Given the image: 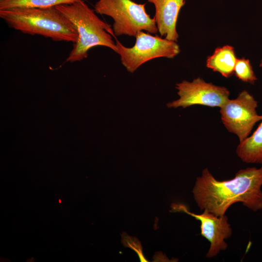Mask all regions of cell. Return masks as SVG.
Wrapping results in <instances>:
<instances>
[{"label":"cell","mask_w":262,"mask_h":262,"mask_svg":"<svg viewBox=\"0 0 262 262\" xmlns=\"http://www.w3.org/2000/svg\"><path fill=\"white\" fill-rule=\"evenodd\" d=\"M262 165L240 169L233 179L221 181L205 168L196 178L192 193L201 210L221 216L237 202L254 212L262 210Z\"/></svg>","instance_id":"1"},{"label":"cell","mask_w":262,"mask_h":262,"mask_svg":"<svg viewBox=\"0 0 262 262\" xmlns=\"http://www.w3.org/2000/svg\"><path fill=\"white\" fill-rule=\"evenodd\" d=\"M145 5L131 0H98L94 8L96 13L113 19L115 36L135 37L140 31L152 34L158 32L155 18L150 17L147 13Z\"/></svg>","instance_id":"4"},{"label":"cell","mask_w":262,"mask_h":262,"mask_svg":"<svg viewBox=\"0 0 262 262\" xmlns=\"http://www.w3.org/2000/svg\"><path fill=\"white\" fill-rule=\"evenodd\" d=\"M0 17L10 27L23 33L73 43L78 39L73 24L56 7L0 10Z\"/></svg>","instance_id":"3"},{"label":"cell","mask_w":262,"mask_h":262,"mask_svg":"<svg viewBox=\"0 0 262 262\" xmlns=\"http://www.w3.org/2000/svg\"><path fill=\"white\" fill-rule=\"evenodd\" d=\"M234 74L242 81L252 84L257 80L249 60L245 58L237 59Z\"/></svg>","instance_id":"13"},{"label":"cell","mask_w":262,"mask_h":262,"mask_svg":"<svg viewBox=\"0 0 262 262\" xmlns=\"http://www.w3.org/2000/svg\"><path fill=\"white\" fill-rule=\"evenodd\" d=\"M236 153L244 163L262 164V120L252 134L239 143Z\"/></svg>","instance_id":"10"},{"label":"cell","mask_w":262,"mask_h":262,"mask_svg":"<svg viewBox=\"0 0 262 262\" xmlns=\"http://www.w3.org/2000/svg\"><path fill=\"white\" fill-rule=\"evenodd\" d=\"M180 98L167 104L168 108H183L194 105L221 107L229 99L230 92L224 86L206 82L200 77L192 82L183 81L176 84Z\"/></svg>","instance_id":"7"},{"label":"cell","mask_w":262,"mask_h":262,"mask_svg":"<svg viewBox=\"0 0 262 262\" xmlns=\"http://www.w3.org/2000/svg\"><path fill=\"white\" fill-rule=\"evenodd\" d=\"M55 7L73 24L78 35L66 62L81 61L87 57L89 49L98 46L117 52L116 44L112 39V36H115L113 29L100 19L95 10L90 8L83 0Z\"/></svg>","instance_id":"2"},{"label":"cell","mask_w":262,"mask_h":262,"mask_svg":"<svg viewBox=\"0 0 262 262\" xmlns=\"http://www.w3.org/2000/svg\"><path fill=\"white\" fill-rule=\"evenodd\" d=\"M78 0H2L0 10L16 8H45L72 3Z\"/></svg>","instance_id":"12"},{"label":"cell","mask_w":262,"mask_h":262,"mask_svg":"<svg viewBox=\"0 0 262 262\" xmlns=\"http://www.w3.org/2000/svg\"><path fill=\"white\" fill-rule=\"evenodd\" d=\"M258 106L254 97L244 90L220 108L223 124L229 132L237 136L239 143L247 138L256 123L262 120V115L257 112Z\"/></svg>","instance_id":"6"},{"label":"cell","mask_w":262,"mask_h":262,"mask_svg":"<svg viewBox=\"0 0 262 262\" xmlns=\"http://www.w3.org/2000/svg\"><path fill=\"white\" fill-rule=\"evenodd\" d=\"M154 4L158 32L168 40L177 42L179 34L176 30L177 21L180 9L186 0H147Z\"/></svg>","instance_id":"9"},{"label":"cell","mask_w":262,"mask_h":262,"mask_svg":"<svg viewBox=\"0 0 262 262\" xmlns=\"http://www.w3.org/2000/svg\"></svg>","instance_id":"15"},{"label":"cell","mask_w":262,"mask_h":262,"mask_svg":"<svg viewBox=\"0 0 262 262\" xmlns=\"http://www.w3.org/2000/svg\"><path fill=\"white\" fill-rule=\"evenodd\" d=\"M171 207L173 212H183L200 221V234L210 244L205 255L206 258L214 257L221 251L227 248L228 244L225 240L231 237L232 229L226 214L218 216L206 210L198 214L190 212L186 206L182 204L173 203Z\"/></svg>","instance_id":"8"},{"label":"cell","mask_w":262,"mask_h":262,"mask_svg":"<svg viewBox=\"0 0 262 262\" xmlns=\"http://www.w3.org/2000/svg\"><path fill=\"white\" fill-rule=\"evenodd\" d=\"M260 66L262 67V60H261V61L260 62Z\"/></svg>","instance_id":"14"},{"label":"cell","mask_w":262,"mask_h":262,"mask_svg":"<svg viewBox=\"0 0 262 262\" xmlns=\"http://www.w3.org/2000/svg\"><path fill=\"white\" fill-rule=\"evenodd\" d=\"M237 59L234 48L226 45L217 48L213 53L208 57L206 66L225 78H229L234 74Z\"/></svg>","instance_id":"11"},{"label":"cell","mask_w":262,"mask_h":262,"mask_svg":"<svg viewBox=\"0 0 262 262\" xmlns=\"http://www.w3.org/2000/svg\"><path fill=\"white\" fill-rule=\"evenodd\" d=\"M134 45L126 47L116 40L117 53L122 64L127 70L133 73L145 63L157 58H173L180 49L176 42L152 35L149 33L139 32L135 36Z\"/></svg>","instance_id":"5"}]
</instances>
